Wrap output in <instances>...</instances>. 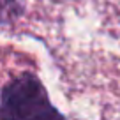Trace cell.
Wrapping results in <instances>:
<instances>
[{
  "mask_svg": "<svg viewBox=\"0 0 120 120\" xmlns=\"http://www.w3.org/2000/svg\"><path fill=\"white\" fill-rule=\"evenodd\" d=\"M25 0H0V26H7L25 14Z\"/></svg>",
  "mask_w": 120,
  "mask_h": 120,
  "instance_id": "2",
  "label": "cell"
},
{
  "mask_svg": "<svg viewBox=\"0 0 120 120\" xmlns=\"http://www.w3.org/2000/svg\"><path fill=\"white\" fill-rule=\"evenodd\" d=\"M62 113L53 106L46 86L32 72H21L4 85L0 92V118L2 120H30L55 118Z\"/></svg>",
  "mask_w": 120,
  "mask_h": 120,
  "instance_id": "1",
  "label": "cell"
}]
</instances>
